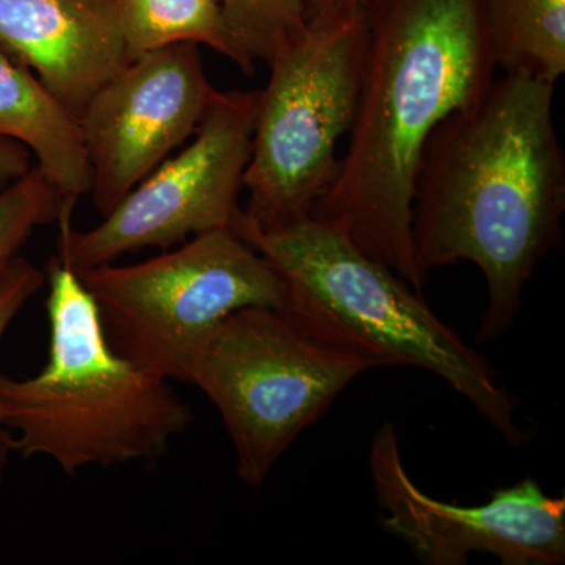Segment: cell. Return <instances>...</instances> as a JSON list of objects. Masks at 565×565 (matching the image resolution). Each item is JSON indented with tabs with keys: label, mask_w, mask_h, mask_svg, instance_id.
<instances>
[{
	"label": "cell",
	"mask_w": 565,
	"mask_h": 565,
	"mask_svg": "<svg viewBox=\"0 0 565 565\" xmlns=\"http://www.w3.org/2000/svg\"><path fill=\"white\" fill-rule=\"evenodd\" d=\"M497 66L556 84L565 71V0H487Z\"/></svg>",
	"instance_id": "cell-14"
},
{
	"label": "cell",
	"mask_w": 565,
	"mask_h": 565,
	"mask_svg": "<svg viewBox=\"0 0 565 565\" xmlns=\"http://www.w3.org/2000/svg\"><path fill=\"white\" fill-rule=\"evenodd\" d=\"M233 232L262 253L286 291L285 310L371 356L379 367L416 366L451 385L512 446L526 434L487 356L465 343L399 275L351 237L308 217L259 228L243 211Z\"/></svg>",
	"instance_id": "cell-4"
},
{
	"label": "cell",
	"mask_w": 565,
	"mask_h": 565,
	"mask_svg": "<svg viewBox=\"0 0 565 565\" xmlns=\"http://www.w3.org/2000/svg\"><path fill=\"white\" fill-rule=\"evenodd\" d=\"M226 25L237 47L255 65L307 28V0H221Z\"/></svg>",
	"instance_id": "cell-15"
},
{
	"label": "cell",
	"mask_w": 565,
	"mask_h": 565,
	"mask_svg": "<svg viewBox=\"0 0 565 565\" xmlns=\"http://www.w3.org/2000/svg\"><path fill=\"white\" fill-rule=\"evenodd\" d=\"M50 355L28 379L0 375L2 426L14 452L44 456L63 473L82 468L156 462L195 415L172 382L140 370L111 348L98 305L79 275L52 256Z\"/></svg>",
	"instance_id": "cell-3"
},
{
	"label": "cell",
	"mask_w": 565,
	"mask_h": 565,
	"mask_svg": "<svg viewBox=\"0 0 565 565\" xmlns=\"http://www.w3.org/2000/svg\"><path fill=\"white\" fill-rule=\"evenodd\" d=\"M66 210L61 193L33 166L20 180L0 189V270L17 258L41 225L58 222Z\"/></svg>",
	"instance_id": "cell-16"
},
{
	"label": "cell",
	"mask_w": 565,
	"mask_h": 565,
	"mask_svg": "<svg viewBox=\"0 0 565 565\" xmlns=\"http://www.w3.org/2000/svg\"><path fill=\"white\" fill-rule=\"evenodd\" d=\"M259 90L218 92L189 145L141 180L103 222L85 232L58 221L57 258L74 273L126 253L172 248L199 234L232 228L252 154Z\"/></svg>",
	"instance_id": "cell-8"
},
{
	"label": "cell",
	"mask_w": 565,
	"mask_h": 565,
	"mask_svg": "<svg viewBox=\"0 0 565 565\" xmlns=\"http://www.w3.org/2000/svg\"><path fill=\"white\" fill-rule=\"evenodd\" d=\"M32 167V152L24 145L0 137V189L20 180Z\"/></svg>",
	"instance_id": "cell-18"
},
{
	"label": "cell",
	"mask_w": 565,
	"mask_h": 565,
	"mask_svg": "<svg viewBox=\"0 0 565 565\" xmlns=\"http://www.w3.org/2000/svg\"><path fill=\"white\" fill-rule=\"evenodd\" d=\"M14 452V435L9 427L0 426V486H2L3 475H6L7 465L10 456Z\"/></svg>",
	"instance_id": "cell-19"
},
{
	"label": "cell",
	"mask_w": 565,
	"mask_h": 565,
	"mask_svg": "<svg viewBox=\"0 0 565 565\" xmlns=\"http://www.w3.org/2000/svg\"><path fill=\"white\" fill-rule=\"evenodd\" d=\"M364 41L363 6L310 11L305 31L267 62L244 174L245 221L259 228L300 221L329 188L355 115Z\"/></svg>",
	"instance_id": "cell-6"
},
{
	"label": "cell",
	"mask_w": 565,
	"mask_h": 565,
	"mask_svg": "<svg viewBox=\"0 0 565 565\" xmlns=\"http://www.w3.org/2000/svg\"><path fill=\"white\" fill-rule=\"evenodd\" d=\"M363 13L348 148L310 215L423 294L412 234L416 173L435 126L497 79L487 0H364Z\"/></svg>",
	"instance_id": "cell-2"
},
{
	"label": "cell",
	"mask_w": 565,
	"mask_h": 565,
	"mask_svg": "<svg viewBox=\"0 0 565 565\" xmlns=\"http://www.w3.org/2000/svg\"><path fill=\"white\" fill-rule=\"evenodd\" d=\"M370 471L381 525L424 564L463 565L486 553L503 565L565 563V498L546 494L534 478L494 490L486 504L435 500L412 481L393 423L371 441Z\"/></svg>",
	"instance_id": "cell-9"
},
{
	"label": "cell",
	"mask_w": 565,
	"mask_h": 565,
	"mask_svg": "<svg viewBox=\"0 0 565 565\" xmlns=\"http://www.w3.org/2000/svg\"><path fill=\"white\" fill-rule=\"evenodd\" d=\"M556 84L504 71L481 99L452 111L424 145L412 234L424 277L473 263L487 282L476 341L512 329L542 259L563 243L565 156Z\"/></svg>",
	"instance_id": "cell-1"
},
{
	"label": "cell",
	"mask_w": 565,
	"mask_h": 565,
	"mask_svg": "<svg viewBox=\"0 0 565 565\" xmlns=\"http://www.w3.org/2000/svg\"><path fill=\"white\" fill-rule=\"evenodd\" d=\"M44 282H46V273L21 256H17L0 270V341L13 319L43 288ZM0 426H2V408H0Z\"/></svg>",
	"instance_id": "cell-17"
},
{
	"label": "cell",
	"mask_w": 565,
	"mask_h": 565,
	"mask_svg": "<svg viewBox=\"0 0 565 565\" xmlns=\"http://www.w3.org/2000/svg\"><path fill=\"white\" fill-rule=\"evenodd\" d=\"M371 356L288 310L247 307L222 322L192 385L217 408L245 486L262 487L289 446L366 371Z\"/></svg>",
	"instance_id": "cell-5"
},
{
	"label": "cell",
	"mask_w": 565,
	"mask_h": 565,
	"mask_svg": "<svg viewBox=\"0 0 565 565\" xmlns=\"http://www.w3.org/2000/svg\"><path fill=\"white\" fill-rule=\"evenodd\" d=\"M0 137L24 145L74 211L92 178L79 115L0 46Z\"/></svg>",
	"instance_id": "cell-12"
},
{
	"label": "cell",
	"mask_w": 565,
	"mask_h": 565,
	"mask_svg": "<svg viewBox=\"0 0 565 565\" xmlns=\"http://www.w3.org/2000/svg\"><path fill=\"white\" fill-rule=\"evenodd\" d=\"M77 275L115 351L140 370L189 385L228 316L247 307L286 308L273 264L232 228L199 234L147 262Z\"/></svg>",
	"instance_id": "cell-7"
},
{
	"label": "cell",
	"mask_w": 565,
	"mask_h": 565,
	"mask_svg": "<svg viewBox=\"0 0 565 565\" xmlns=\"http://www.w3.org/2000/svg\"><path fill=\"white\" fill-rule=\"evenodd\" d=\"M364 0H307V17L310 11L323 9H353L362 7Z\"/></svg>",
	"instance_id": "cell-20"
},
{
	"label": "cell",
	"mask_w": 565,
	"mask_h": 565,
	"mask_svg": "<svg viewBox=\"0 0 565 565\" xmlns=\"http://www.w3.org/2000/svg\"><path fill=\"white\" fill-rule=\"evenodd\" d=\"M217 95L192 43L148 52L110 77L79 114L96 211L114 210L184 147Z\"/></svg>",
	"instance_id": "cell-10"
},
{
	"label": "cell",
	"mask_w": 565,
	"mask_h": 565,
	"mask_svg": "<svg viewBox=\"0 0 565 565\" xmlns=\"http://www.w3.org/2000/svg\"><path fill=\"white\" fill-rule=\"evenodd\" d=\"M128 62L174 44H204L243 73L255 65L234 41L221 0H118Z\"/></svg>",
	"instance_id": "cell-13"
},
{
	"label": "cell",
	"mask_w": 565,
	"mask_h": 565,
	"mask_svg": "<svg viewBox=\"0 0 565 565\" xmlns=\"http://www.w3.org/2000/svg\"><path fill=\"white\" fill-rule=\"evenodd\" d=\"M0 46L77 115L128 63L118 0H0Z\"/></svg>",
	"instance_id": "cell-11"
}]
</instances>
